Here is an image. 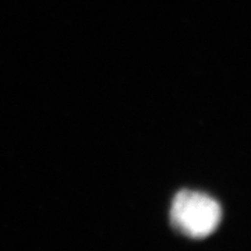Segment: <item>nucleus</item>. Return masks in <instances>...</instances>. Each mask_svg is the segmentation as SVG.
<instances>
[{
	"instance_id": "1",
	"label": "nucleus",
	"mask_w": 251,
	"mask_h": 251,
	"mask_svg": "<svg viewBox=\"0 0 251 251\" xmlns=\"http://www.w3.org/2000/svg\"><path fill=\"white\" fill-rule=\"evenodd\" d=\"M222 218V209L215 198L208 194L183 190L172 202L173 226L186 236L201 239L215 232Z\"/></svg>"
}]
</instances>
